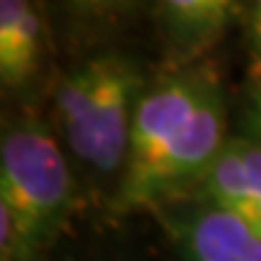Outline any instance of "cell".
Wrapping results in <instances>:
<instances>
[{
  "instance_id": "obj_1",
  "label": "cell",
  "mask_w": 261,
  "mask_h": 261,
  "mask_svg": "<svg viewBox=\"0 0 261 261\" xmlns=\"http://www.w3.org/2000/svg\"><path fill=\"white\" fill-rule=\"evenodd\" d=\"M225 143L223 87L208 65H187L158 77L136 107L112 208L116 213L165 208L198 187Z\"/></svg>"
},
{
  "instance_id": "obj_2",
  "label": "cell",
  "mask_w": 261,
  "mask_h": 261,
  "mask_svg": "<svg viewBox=\"0 0 261 261\" xmlns=\"http://www.w3.org/2000/svg\"><path fill=\"white\" fill-rule=\"evenodd\" d=\"M143 92V68L123 51H99L65 70L54 112L68 150L94 172L121 177Z\"/></svg>"
},
{
  "instance_id": "obj_3",
  "label": "cell",
  "mask_w": 261,
  "mask_h": 261,
  "mask_svg": "<svg viewBox=\"0 0 261 261\" xmlns=\"http://www.w3.org/2000/svg\"><path fill=\"white\" fill-rule=\"evenodd\" d=\"M73 205V177L58 140L44 123L19 119L0 140V215L17 237V261L54 244Z\"/></svg>"
},
{
  "instance_id": "obj_4",
  "label": "cell",
  "mask_w": 261,
  "mask_h": 261,
  "mask_svg": "<svg viewBox=\"0 0 261 261\" xmlns=\"http://www.w3.org/2000/svg\"><path fill=\"white\" fill-rule=\"evenodd\" d=\"M184 261H261V232L203 201L160 211Z\"/></svg>"
},
{
  "instance_id": "obj_5",
  "label": "cell",
  "mask_w": 261,
  "mask_h": 261,
  "mask_svg": "<svg viewBox=\"0 0 261 261\" xmlns=\"http://www.w3.org/2000/svg\"><path fill=\"white\" fill-rule=\"evenodd\" d=\"M194 198L240 218L261 232V143L244 136L227 138L194 189Z\"/></svg>"
},
{
  "instance_id": "obj_6",
  "label": "cell",
  "mask_w": 261,
  "mask_h": 261,
  "mask_svg": "<svg viewBox=\"0 0 261 261\" xmlns=\"http://www.w3.org/2000/svg\"><path fill=\"white\" fill-rule=\"evenodd\" d=\"M247 8L234 0H165L152 10L160 37L179 68H187L227 34Z\"/></svg>"
},
{
  "instance_id": "obj_7",
  "label": "cell",
  "mask_w": 261,
  "mask_h": 261,
  "mask_svg": "<svg viewBox=\"0 0 261 261\" xmlns=\"http://www.w3.org/2000/svg\"><path fill=\"white\" fill-rule=\"evenodd\" d=\"M44 24L34 5L24 0L0 3V83L5 90L27 85L39 70Z\"/></svg>"
},
{
  "instance_id": "obj_8",
  "label": "cell",
  "mask_w": 261,
  "mask_h": 261,
  "mask_svg": "<svg viewBox=\"0 0 261 261\" xmlns=\"http://www.w3.org/2000/svg\"><path fill=\"white\" fill-rule=\"evenodd\" d=\"M244 138H252L256 143H261V75L254 77L247 102H244Z\"/></svg>"
},
{
  "instance_id": "obj_9",
  "label": "cell",
  "mask_w": 261,
  "mask_h": 261,
  "mask_svg": "<svg viewBox=\"0 0 261 261\" xmlns=\"http://www.w3.org/2000/svg\"><path fill=\"white\" fill-rule=\"evenodd\" d=\"M244 17H247V37H249L254 68H256V75H261V0L247 8Z\"/></svg>"
}]
</instances>
